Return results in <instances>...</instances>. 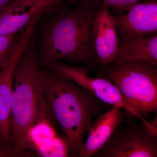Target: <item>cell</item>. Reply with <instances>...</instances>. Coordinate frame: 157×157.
Returning a JSON list of instances; mask_svg holds the SVG:
<instances>
[{"mask_svg": "<svg viewBox=\"0 0 157 157\" xmlns=\"http://www.w3.org/2000/svg\"><path fill=\"white\" fill-rule=\"evenodd\" d=\"M99 2L82 1L72 9L63 6L55 12V15L42 23L36 45L39 67H45L62 59L81 63L85 67L98 61L93 29Z\"/></svg>", "mask_w": 157, "mask_h": 157, "instance_id": "1", "label": "cell"}, {"mask_svg": "<svg viewBox=\"0 0 157 157\" xmlns=\"http://www.w3.org/2000/svg\"><path fill=\"white\" fill-rule=\"evenodd\" d=\"M40 87L54 118L71 146L70 157H77L85 133L103 108V102L87 90L47 67L39 69Z\"/></svg>", "mask_w": 157, "mask_h": 157, "instance_id": "2", "label": "cell"}, {"mask_svg": "<svg viewBox=\"0 0 157 157\" xmlns=\"http://www.w3.org/2000/svg\"><path fill=\"white\" fill-rule=\"evenodd\" d=\"M39 69L36 39L33 32L14 71L11 119L12 157H21V147L24 136L37 114L42 91Z\"/></svg>", "mask_w": 157, "mask_h": 157, "instance_id": "3", "label": "cell"}, {"mask_svg": "<svg viewBox=\"0 0 157 157\" xmlns=\"http://www.w3.org/2000/svg\"><path fill=\"white\" fill-rule=\"evenodd\" d=\"M102 77L115 85L136 117L157 134V128L147 119L157 112V66L144 60L113 63Z\"/></svg>", "mask_w": 157, "mask_h": 157, "instance_id": "4", "label": "cell"}, {"mask_svg": "<svg viewBox=\"0 0 157 157\" xmlns=\"http://www.w3.org/2000/svg\"><path fill=\"white\" fill-rule=\"evenodd\" d=\"M21 151V156L32 151L40 157H70L69 140L54 118L42 91L36 115L26 131Z\"/></svg>", "mask_w": 157, "mask_h": 157, "instance_id": "5", "label": "cell"}, {"mask_svg": "<svg viewBox=\"0 0 157 157\" xmlns=\"http://www.w3.org/2000/svg\"><path fill=\"white\" fill-rule=\"evenodd\" d=\"M93 157H157V135L142 123L121 124Z\"/></svg>", "mask_w": 157, "mask_h": 157, "instance_id": "6", "label": "cell"}, {"mask_svg": "<svg viewBox=\"0 0 157 157\" xmlns=\"http://www.w3.org/2000/svg\"><path fill=\"white\" fill-rule=\"evenodd\" d=\"M31 35L28 29L23 32L0 68V157H12L11 119L14 71Z\"/></svg>", "mask_w": 157, "mask_h": 157, "instance_id": "7", "label": "cell"}, {"mask_svg": "<svg viewBox=\"0 0 157 157\" xmlns=\"http://www.w3.org/2000/svg\"><path fill=\"white\" fill-rule=\"evenodd\" d=\"M121 41H132L157 33V1L139 2L113 16Z\"/></svg>", "mask_w": 157, "mask_h": 157, "instance_id": "8", "label": "cell"}, {"mask_svg": "<svg viewBox=\"0 0 157 157\" xmlns=\"http://www.w3.org/2000/svg\"><path fill=\"white\" fill-rule=\"evenodd\" d=\"M46 67L87 90L103 103L125 109L129 115L136 117L135 112L127 104L117 88L108 79L103 77H91L87 74L85 67H74L57 61L52 62Z\"/></svg>", "mask_w": 157, "mask_h": 157, "instance_id": "9", "label": "cell"}, {"mask_svg": "<svg viewBox=\"0 0 157 157\" xmlns=\"http://www.w3.org/2000/svg\"><path fill=\"white\" fill-rule=\"evenodd\" d=\"M66 1L13 0L0 12V35L21 32L37 14L52 12L63 6Z\"/></svg>", "mask_w": 157, "mask_h": 157, "instance_id": "10", "label": "cell"}, {"mask_svg": "<svg viewBox=\"0 0 157 157\" xmlns=\"http://www.w3.org/2000/svg\"><path fill=\"white\" fill-rule=\"evenodd\" d=\"M97 9L94 23V46L97 60L106 67L115 62L118 39L113 16L106 3Z\"/></svg>", "mask_w": 157, "mask_h": 157, "instance_id": "11", "label": "cell"}, {"mask_svg": "<svg viewBox=\"0 0 157 157\" xmlns=\"http://www.w3.org/2000/svg\"><path fill=\"white\" fill-rule=\"evenodd\" d=\"M123 118L121 108L117 106H113L100 115L88 131L87 140L79 150L77 157L94 155L109 140L117 127L123 122Z\"/></svg>", "mask_w": 157, "mask_h": 157, "instance_id": "12", "label": "cell"}, {"mask_svg": "<svg viewBox=\"0 0 157 157\" xmlns=\"http://www.w3.org/2000/svg\"><path fill=\"white\" fill-rule=\"evenodd\" d=\"M144 60L157 66V33L132 41H121L114 63Z\"/></svg>", "mask_w": 157, "mask_h": 157, "instance_id": "13", "label": "cell"}, {"mask_svg": "<svg viewBox=\"0 0 157 157\" xmlns=\"http://www.w3.org/2000/svg\"><path fill=\"white\" fill-rule=\"evenodd\" d=\"M21 32L12 35H0V68L8 59L13 46L21 36Z\"/></svg>", "mask_w": 157, "mask_h": 157, "instance_id": "14", "label": "cell"}, {"mask_svg": "<svg viewBox=\"0 0 157 157\" xmlns=\"http://www.w3.org/2000/svg\"><path fill=\"white\" fill-rule=\"evenodd\" d=\"M88 1V0H69L65 3L64 6L69 7L75 3L79 2L82 1ZM100 1L106 3L109 7H112L117 11L121 12H124L126 11L129 7L136 3L140 2L141 0H95Z\"/></svg>", "mask_w": 157, "mask_h": 157, "instance_id": "15", "label": "cell"}, {"mask_svg": "<svg viewBox=\"0 0 157 157\" xmlns=\"http://www.w3.org/2000/svg\"><path fill=\"white\" fill-rule=\"evenodd\" d=\"M13 0H0V12Z\"/></svg>", "mask_w": 157, "mask_h": 157, "instance_id": "16", "label": "cell"}]
</instances>
